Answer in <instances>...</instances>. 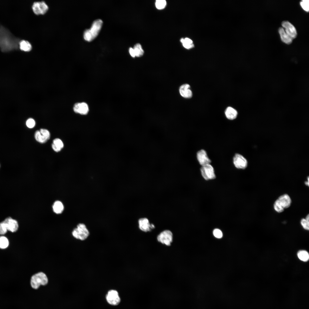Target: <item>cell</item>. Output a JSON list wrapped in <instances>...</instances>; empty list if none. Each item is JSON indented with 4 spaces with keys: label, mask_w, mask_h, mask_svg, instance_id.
<instances>
[{
    "label": "cell",
    "mask_w": 309,
    "mask_h": 309,
    "mask_svg": "<svg viewBox=\"0 0 309 309\" xmlns=\"http://www.w3.org/2000/svg\"><path fill=\"white\" fill-rule=\"evenodd\" d=\"M20 41V39L14 36L9 29L0 25V48L2 52L17 49Z\"/></svg>",
    "instance_id": "1"
},
{
    "label": "cell",
    "mask_w": 309,
    "mask_h": 309,
    "mask_svg": "<svg viewBox=\"0 0 309 309\" xmlns=\"http://www.w3.org/2000/svg\"><path fill=\"white\" fill-rule=\"evenodd\" d=\"M102 23V20L100 19L94 21L90 28L84 31L83 35L84 39L88 41H90L93 40L98 35Z\"/></svg>",
    "instance_id": "2"
},
{
    "label": "cell",
    "mask_w": 309,
    "mask_h": 309,
    "mask_svg": "<svg viewBox=\"0 0 309 309\" xmlns=\"http://www.w3.org/2000/svg\"><path fill=\"white\" fill-rule=\"evenodd\" d=\"M292 201L289 196L284 194L280 196L275 201L274 208L276 211L280 213L285 209L288 208L291 205Z\"/></svg>",
    "instance_id": "3"
},
{
    "label": "cell",
    "mask_w": 309,
    "mask_h": 309,
    "mask_svg": "<svg viewBox=\"0 0 309 309\" xmlns=\"http://www.w3.org/2000/svg\"><path fill=\"white\" fill-rule=\"evenodd\" d=\"M48 283V279L46 275L42 272H39L33 275L30 280V285L32 288L38 289L41 285L45 286Z\"/></svg>",
    "instance_id": "4"
},
{
    "label": "cell",
    "mask_w": 309,
    "mask_h": 309,
    "mask_svg": "<svg viewBox=\"0 0 309 309\" xmlns=\"http://www.w3.org/2000/svg\"><path fill=\"white\" fill-rule=\"evenodd\" d=\"M72 234L76 239L84 240L88 236L89 232L84 224L80 223L77 225V227L73 230Z\"/></svg>",
    "instance_id": "5"
},
{
    "label": "cell",
    "mask_w": 309,
    "mask_h": 309,
    "mask_svg": "<svg viewBox=\"0 0 309 309\" xmlns=\"http://www.w3.org/2000/svg\"><path fill=\"white\" fill-rule=\"evenodd\" d=\"M157 241L161 243L169 246L173 241V234L169 230H165L162 231L157 236Z\"/></svg>",
    "instance_id": "6"
},
{
    "label": "cell",
    "mask_w": 309,
    "mask_h": 309,
    "mask_svg": "<svg viewBox=\"0 0 309 309\" xmlns=\"http://www.w3.org/2000/svg\"><path fill=\"white\" fill-rule=\"evenodd\" d=\"M201 171L203 177L206 180L213 179L215 178L214 169L210 164L202 166Z\"/></svg>",
    "instance_id": "7"
},
{
    "label": "cell",
    "mask_w": 309,
    "mask_h": 309,
    "mask_svg": "<svg viewBox=\"0 0 309 309\" xmlns=\"http://www.w3.org/2000/svg\"><path fill=\"white\" fill-rule=\"evenodd\" d=\"M32 9L34 13L36 15L44 14L47 11L48 7L43 1H36L33 3Z\"/></svg>",
    "instance_id": "8"
},
{
    "label": "cell",
    "mask_w": 309,
    "mask_h": 309,
    "mask_svg": "<svg viewBox=\"0 0 309 309\" xmlns=\"http://www.w3.org/2000/svg\"><path fill=\"white\" fill-rule=\"evenodd\" d=\"M233 163L235 167L237 169H244L247 165L246 159L241 154H236L233 158Z\"/></svg>",
    "instance_id": "9"
},
{
    "label": "cell",
    "mask_w": 309,
    "mask_h": 309,
    "mask_svg": "<svg viewBox=\"0 0 309 309\" xmlns=\"http://www.w3.org/2000/svg\"><path fill=\"white\" fill-rule=\"evenodd\" d=\"M138 224L140 229L145 232L150 231L155 227L154 225L153 224L150 223L148 219L146 217L139 219Z\"/></svg>",
    "instance_id": "10"
},
{
    "label": "cell",
    "mask_w": 309,
    "mask_h": 309,
    "mask_svg": "<svg viewBox=\"0 0 309 309\" xmlns=\"http://www.w3.org/2000/svg\"><path fill=\"white\" fill-rule=\"evenodd\" d=\"M106 299L110 304L113 305H116L120 302V298L118 292L114 290H111L108 292L106 296Z\"/></svg>",
    "instance_id": "11"
},
{
    "label": "cell",
    "mask_w": 309,
    "mask_h": 309,
    "mask_svg": "<svg viewBox=\"0 0 309 309\" xmlns=\"http://www.w3.org/2000/svg\"><path fill=\"white\" fill-rule=\"evenodd\" d=\"M282 25L286 33L291 38L293 39L296 37V29L291 23L287 21H284L282 22Z\"/></svg>",
    "instance_id": "12"
},
{
    "label": "cell",
    "mask_w": 309,
    "mask_h": 309,
    "mask_svg": "<svg viewBox=\"0 0 309 309\" xmlns=\"http://www.w3.org/2000/svg\"><path fill=\"white\" fill-rule=\"evenodd\" d=\"M73 110L76 113L82 115H86L88 113L89 108L88 105L86 103H77L74 105Z\"/></svg>",
    "instance_id": "13"
},
{
    "label": "cell",
    "mask_w": 309,
    "mask_h": 309,
    "mask_svg": "<svg viewBox=\"0 0 309 309\" xmlns=\"http://www.w3.org/2000/svg\"><path fill=\"white\" fill-rule=\"evenodd\" d=\"M3 221L7 231L14 232L17 230L19 226L18 222L16 220L9 217L5 219Z\"/></svg>",
    "instance_id": "14"
},
{
    "label": "cell",
    "mask_w": 309,
    "mask_h": 309,
    "mask_svg": "<svg viewBox=\"0 0 309 309\" xmlns=\"http://www.w3.org/2000/svg\"><path fill=\"white\" fill-rule=\"evenodd\" d=\"M197 160L202 166L210 164L211 161L208 157L206 151L203 149L199 151L197 153Z\"/></svg>",
    "instance_id": "15"
},
{
    "label": "cell",
    "mask_w": 309,
    "mask_h": 309,
    "mask_svg": "<svg viewBox=\"0 0 309 309\" xmlns=\"http://www.w3.org/2000/svg\"><path fill=\"white\" fill-rule=\"evenodd\" d=\"M179 91L181 95L185 98H189L192 96L193 93L190 89V86L188 84H185L181 85L179 88Z\"/></svg>",
    "instance_id": "16"
},
{
    "label": "cell",
    "mask_w": 309,
    "mask_h": 309,
    "mask_svg": "<svg viewBox=\"0 0 309 309\" xmlns=\"http://www.w3.org/2000/svg\"><path fill=\"white\" fill-rule=\"evenodd\" d=\"M278 32L281 39L283 42L288 44L291 43L293 39L286 33L283 27H280L278 29Z\"/></svg>",
    "instance_id": "17"
},
{
    "label": "cell",
    "mask_w": 309,
    "mask_h": 309,
    "mask_svg": "<svg viewBox=\"0 0 309 309\" xmlns=\"http://www.w3.org/2000/svg\"><path fill=\"white\" fill-rule=\"evenodd\" d=\"M225 114L227 118L230 120L235 119L237 117V110L231 107H228L226 109Z\"/></svg>",
    "instance_id": "18"
},
{
    "label": "cell",
    "mask_w": 309,
    "mask_h": 309,
    "mask_svg": "<svg viewBox=\"0 0 309 309\" xmlns=\"http://www.w3.org/2000/svg\"><path fill=\"white\" fill-rule=\"evenodd\" d=\"M64 146V145L62 141L58 138H56L54 139L52 145V146L53 150L57 152L60 151Z\"/></svg>",
    "instance_id": "19"
},
{
    "label": "cell",
    "mask_w": 309,
    "mask_h": 309,
    "mask_svg": "<svg viewBox=\"0 0 309 309\" xmlns=\"http://www.w3.org/2000/svg\"><path fill=\"white\" fill-rule=\"evenodd\" d=\"M19 47L22 50L28 52L32 49L31 43L27 41L22 40H20L19 43Z\"/></svg>",
    "instance_id": "20"
},
{
    "label": "cell",
    "mask_w": 309,
    "mask_h": 309,
    "mask_svg": "<svg viewBox=\"0 0 309 309\" xmlns=\"http://www.w3.org/2000/svg\"><path fill=\"white\" fill-rule=\"evenodd\" d=\"M53 209L55 213L57 214H60L64 210V206L61 202L57 201L54 202L53 205Z\"/></svg>",
    "instance_id": "21"
},
{
    "label": "cell",
    "mask_w": 309,
    "mask_h": 309,
    "mask_svg": "<svg viewBox=\"0 0 309 309\" xmlns=\"http://www.w3.org/2000/svg\"><path fill=\"white\" fill-rule=\"evenodd\" d=\"M181 41L182 43L183 47L186 49H190L194 46L193 41L188 38H186L185 39L181 38Z\"/></svg>",
    "instance_id": "22"
},
{
    "label": "cell",
    "mask_w": 309,
    "mask_h": 309,
    "mask_svg": "<svg viewBox=\"0 0 309 309\" xmlns=\"http://www.w3.org/2000/svg\"><path fill=\"white\" fill-rule=\"evenodd\" d=\"M297 255L299 259L304 262L307 261L309 259V254L305 250L299 251L297 253Z\"/></svg>",
    "instance_id": "23"
},
{
    "label": "cell",
    "mask_w": 309,
    "mask_h": 309,
    "mask_svg": "<svg viewBox=\"0 0 309 309\" xmlns=\"http://www.w3.org/2000/svg\"><path fill=\"white\" fill-rule=\"evenodd\" d=\"M135 56L137 57H140L142 56L144 53L141 45L139 43L136 44L133 48Z\"/></svg>",
    "instance_id": "24"
},
{
    "label": "cell",
    "mask_w": 309,
    "mask_h": 309,
    "mask_svg": "<svg viewBox=\"0 0 309 309\" xmlns=\"http://www.w3.org/2000/svg\"><path fill=\"white\" fill-rule=\"evenodd\" d=\"M35 138L37 141L41 143L45 142L48 140L41 134L39 130H37L35 134Z\"/></svg>",
    "instance_id": "25"
},
{
    "label": "cell",
    "mask_w": 309,
    "mask_h": 309,
    "mask_svg": "<svg viewBox=\"0 0 309 309\" xmlns=\"http://www.w3.org/2000/svg\"><path fill=\"white\" fill-rule=\"evenodd\" d=\"M9 242L7 238L4 236H0V248L4 249L7 247Z\"/></svg>",
    "instance_id": "26"
},
{
    "label": "cell",
    "mask_w": 309,
    "mask_h": 309,
    "mask_svg": "<svg viewBox=\"0 0 309 309\" xmlns=\"http://www.w3.org/2000/svg\"><path fill=\"white\" fill-rule=\"evenodd\" d=\"M300 223L303 228L305 229L308 230L309 229V215H308L305 219H302Z\"/></svg>",
    "instance_id": "27"
},
{
    "label": "cell",
    "mask_w": 309,
    "mask_h": 309,
    "mask_svg": "<svg viewBox=\"0 0 309 309\" xmlns=\"http://www.w3.org/2000/svg\"><path fill=\"white\" fill-rule=\"evenodd\" d=\"M166 4V2L165 0H157L155 3L156 8L159 9H163Z\"/></svg>",
    "instance_id": "28"
},
{
    "label": "cell",
    "mask_w": 309,
    "mask_h": 309,
    "mask_svg": "<svg viewBox=\"0 0 309 309\" xmlns=\"http://www.w3.org/2000/svg\"><path fill=\"white\" fill-rule=\"evenodd\" d=\"M309 0H303L300 2V5L304 10L308 12L309 10Z\"/></svg>",
    "instance_id": "29"
},
{
    "label": "cell",
    "mask_w": 309,
    "mask_h": 309,
    "mask_svg": "<svg viewBox=\"0 0 309 309\" xmlns=\"http://www.w3.org/2000/svg\"><path fill=\"white\" fill-rule=\"evenodd\" d=\"M39 131L42 134L47 140H49L50 136V134L49 131L45 129L41 128Z\"/></svg>",
    "instance_id": "30"
},
{
    "label": "cell",
    "mask_w": 309,
    "mask_h": 309,
    "mask_svg": "<svg viewBox=\"0 0 309 309\" xmlns=\"http://www.w3.org/2000/svg\"><path fill=\"white\" fill-rule=\"evenodd\" d=\"M35 124V121L32 118L28 119L26 122V126L29 128H32L34 127Z\"/></svg>",
    "instance_id": "31"
},
{
    "label": "cell",
    "mask_w": 309,
    "mask_h": 309,
    "mask_svg": "<svg viewBox=\"0 0 309 309\" xmlns=\"http://www.w3.org/2000/svg\"><path fill=\"white\" fill-rule=\"evenodd\" d=\"M6 228L4 223L3 221L0 223V235H4L7 232Z\"/></svg>",
    "instance_id": "32"
},
{
    "label": "cell",
    "mask_w": 309,
    "mask_h": 309,
    "mask_svg": "<svg viewBox=\"0 0 309 309\" xmlns=\"http://www.w3.org/2000/svg\"><path fill=\"white\" fill-rule=\"evenodd\" d=\"M214 236L218 238H221L223 236V233L219 229H216L214 230L213 232Z\"/></svg>",
    "instance_id": "33"
},
{
    "label": "cell",
    "mask_w": 309,
    "mask_h": 309,
    "mask_svg": "<svg viewBox=\"0 0 309 309\" xmlns=\"http://www.w3.org/2000/svg\"><path fill=\"white\" fill-rule=\"evenodd\" d=\"M129 52L130 54L132 57H135L134 51L133 48L132 47H130L129 49Z\"/></svg>",
    "instance_id": "34"
}]
</instances>
